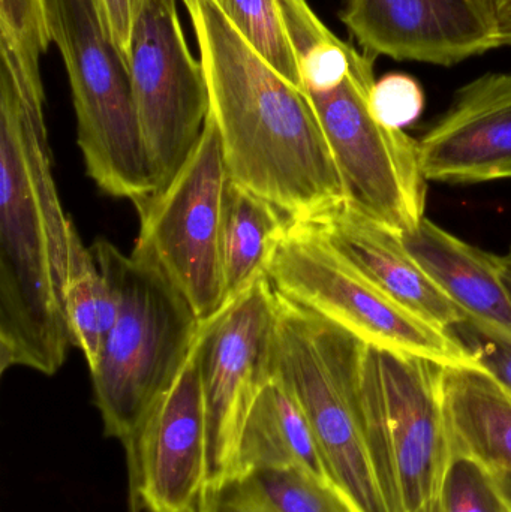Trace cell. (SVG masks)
I'll list each match as a JSON object with an SVG mask.
<instances>
[{
	"label": "cell",
	"instance_id": "6da1fadb",
	"mask_svg": "<svg viewBox=\"0 0 511 512\" xmlns=\"http://www.w3.org/2000/svg\"><path fill=\"white\" fill-rule=\"evenodd\" d=\"M182 2L231 180L275 204L291 222L344 203L338 167L305 90L279 75L215 0Z\"/></svg>",
	"mask_w": 511,
	"mask_h": 512
},
{
	"label": "cell",
	"instance_id": "7a4b0ae2",
	"mask_svg": "<svg viewBox=\"0 0 511 512\" xmlns=\"http://www.w3.org/2000/svg\"><path fill=\"white\" fill-rule=\"evenodd\" d=\"M69 224L51 171L47 126L0 69V372L51 376L72 346L63 307Z\"/></svg>",
	"mask_w": 511,
	"mask_h": 512
},
{
	"label": "cell",
	"instance_id": "3957f363",
	"mask_svg": "<svg viewBox=\"0 0 511 512\" xmlns=\"http://www.w3.org/2000/svg\"><path fill=\"white\" fill-rule=\"evenodd\" d=\"M92 252L117 297V318L90 369L104 433L128 447L185 366L204 324L152 262L96 240Z\"/></svg>",
	"mask_w": 511,
	"mask_h": 512
},
{
	"label": "cell",
	"instance_id": "277c9868",
	"mask_svg": "<svg viewBox=\"0 0 511 512\" xmlns=\"http://www.w3.org/2000/svg\"><path fill=\"white\" fill-rule=\"evenodd\" d=\"M275 289V288H273ZM275 376L311 424L353 512H390L369 456L360 408L365 343L275 291Z\"/></svg>",
	"mask_w": 511,
	"mask_h": 512
},
{
	"label": "cell",
	"instance_id": "5b68a950",
	"mask_svg": "<svg viewBox=\"0 0 511 512\" xmlns=\"http://www.w3.org/2000/svg\"><path fill=\"white\" fill-rule=\"evenodd\" d=\"M443 364L365 345L360 408L369 456L390 512H435L452 448L441 400Z\"/></svg>",
	"mask_w": 511,
	"mask_h": 512
},
{
	"label": "cell",
	"instance_id": "8992f818",
	"mask_svg": "<svg viewBox=\"0 0 511 512\" xmlns=\"http://www.w3.org/2000/svg\"><path fill=\"white\" fill-rule=\"evenodd\" d=\"M51 41L71 84L77 141L90 179L135 210L156 194L122 54L105 32L93 0H44Z\"/></svg>",
	"mask_w": 511,
	"mask_h": 512
},
{
	"label": "cell",
	"instance_id": "52a82bcc",
	"mask_svg": "<svg viewBox=\"0 0 511 512\" xmlns=\"http://www.w3.org/2000/svg\"><path fill=\"white\" fill-rule=\"evenodd\" d=\"M275 291L375 348L482 367L461 340L381 291L317 231L291 222L267 268Z\"/></svg>",
	"mask_w": 511,
	"mask_h": 512
},
{
	"label": "cell",
	"instance_id": "ba28073f",
	"mask_svg": "<svg viewBox=\"0 0 511 512\" xmlns=\"http://www.w3.org/2000/svg\"><path fill=\"white\" fill-rule=\"evenodd\" d=\"M375 59L356 48L344 77L303 90L332 150L345 201L402 234L426 218L428 180L420 165L419 141L381 125L372 114Z\"/></svg>",
	"mask_w": 511,
	"mask_h": 512
},
{
	"label": "cell",
	"instance_id": "9c48e42d",
	"mask_svg": "<svg viewBox=\"0 0 511 512\" xmlns=\"http://www.w3.org/2000/svg\"><path fill=\"white\" fill-rule=\"evenodd\" d=\"M231 177L221 135L209 113L179 173L137 210L132 254L152 262L203 324L225 307L224 228Z\"/></svg>",
	"mask_w": 511,
	"mask_h": 512
},
{
	"label": "cell",
	"instance_id": "30bf717a",
	"mask_svg": "<svg viewBox=\"0 0 511 512\" xmlns=\"http://www.w3.org/2000/svg\"><path fill=\"white\" fill-rule=\"evenodd\" d=\"M128 71L159 192L197 146L210 113L206 75L189 51L177 0H141Z\"/></svg>",
	"mask_w": 511,
	"mask_h": 512
},
{
	"label": "cell",
	"instance_id": "8fae6325",
	"mask_svg": "<svg viewBox=\"0 0 511 512\" xmlns=\"http://www.w3.org/2000/svg\"><path fill=\"white\" fill-rule=\"evenodd\" d=\"M276 295L269 277L204 324L201 379L207 415L209 483L233 477L249 412L275 372Z\"/></svg>",
	"mask_w": 511,
	"mask_h": 512
},
{
	"label": "cell",
	"instance_id": "7c38bea8",
	"mask_svg": "<svg viewBox=\"0 0 511 512\" xmlns=\"http://www.w3.org/2000/svg\"><path fill=\"white\" fill-rule=\"evenodd\" d=\"M125 450L129 495L138 496L143 510L197 512L209 480L200 337Z\"/></svg>",
	"mask_w": 511,
	"mask_h": 512
},
{
	"label": "cell",
	"instance_id": "4fadbf2b",
	"mask_svg": "<svg viewBox=\"0 0 511 512\" xmlns=\"http://www.w3.org/2000/svg\"><path fill=\"white\" fill-rule=\"evenodd\" d=\"M341 18L375 57L455 66L503 47L494 0H348Z\"/></svg>",
	"mask_w": 511,
	"mask_h": 512
},
{
	"label": "cell",
	"instance_id": "5bb4252c",
	"mask_svg": "<svg viewBox=\"0 0 511 512\" xmlns=\"http://www.w3.org/2000/svg\"><path fill=\"white\" fill-rule=\"evenodd\" d=\"M419 155L431 182L511 179V74L491 72L462 87L419 140Z\"/></svg>",
	"mask_w": 511,
	"mask_h": 512
},
{
	"label": "cell",
	"instance_id": "9a60e30c",
	"mask_svg": "<svg viewBox=\"0 0 511 512\" xmlns=\"http://www.w3.org/2000/svg\"><path fill=\"white\" fill-rule=\"evenodd\" d=\"M296 222L317 231L381 291L429 324L450 331L468 321V316L407 251L399 233L347 201Z\"/></svg>",
	"mask_w": 511,
	"mask_h": 512
},
{
	"label": "cell",
	"instance_id": "2e32d148",
	"mask_svg": "<svg viewBox=\"0 0 511 512\" xmlns=\"http://www.w3.org/2000/svg\"><path fill=\"white\" fill-rule=\"evenodd\" d=\"M399 236L468 321L511 342V294L501 256L468 245L428 218Z\"/></svg>",
	"mask_w": 511,
	"mask_h": 512
},
{
	"label": "cell",
	"instance_id": "e0dca14e",
	"mask_svg": "<svg viewBox=\"0 0 511 512\" xmlns=\"http://www.w3.org/2000/svg\"><path fill=\"white\" fill-rule=\"evenodd\" d=\"M441 400L452 457L511 471V394L477 366H444Z\"/></svg>",
	"mask_w": 511,
	"mask_h": 512
},
{
	"label": "cell",
	"instance_id": "ac0fdd59",
	"mask_svg": "<svg viewBox=\"0 0 511 512\" xmlns=\"http://www.w3.org/2000/svg\"><path fill=\"white\" fill-rule=\"evenodd\" d=\"M258 469H299L339 492L308 418L275 376L249 412L234 475Z\"/></svg>",
	"mask_w": 511,
	"mask_h": 512
},
{
	"label": "cell",
	"instance_id": "d6986e66",
	"mask_svg": "<svg viewBox=\"0 0 511 512\" xmlns=\"http://www.w3.org/2000/svg\"><path fill=\"white\" fill-rule=\"evenodd\" d=\"M290 224L275 204L231 180L224 228L225 306L267 276Z\"/></svg>",
	"mask_w": 511,
	"mask_h": 512
},
{
	"label": "cell",
	"instance_id": "ffe728a7",
	"mask_svg": "<svg viewBox=\"0 0 511 512\" xmlns=\"http://www.w3.org/2000/svg\"><path fill=\"white\" fill-rule=\"evenodd\" d=\"M197 512H353L341 493L299 469H258L209 483Z\"/></svg>",
	"mask_w": 511,
	"mask_h": 512
},
{
	"label": "cell",
	"instance_id": "44dd1931",
	"mask_svg": "<svg viewBox=\"0 0 511 512\" xmlns=\"http://www.w3.org/2000/svg\"><path fill=\"white\" fill-rule=\"evenodd\" d=\"M63 307L71 342L89 369L98 363L117 318V297L92 249L84 248L74 222L69 224V262Z\"/></svg>",
	"mask_w": 511,
	"mask_h": 512
},
{
	"label": "cell",
	"instance_id": "7402d4cb",
	"mask_svg": "<svg viewBox=\"0 0 511 512\" xmlns=\"http://www.w3.org/2000/svg\"><path fill=\"white\" fill-rule=\"evenodd\" d=\"M51 35L44 0H0V54L21 99L44 111L45 96L39 62Z\"/></svg>",
	"mask_w": 511,
	"mask_h": 512
},
{
	"label": "cell",
	"instance_id": "603a6c76",
	"mask_svg": "<svg viewBox=\"0 0 511 512\" xmlns=\"http://www.w3.org/2000/svg\"><path fill=\"white\" fill-rule=\"evenodd\" d=\"M251 47L294 86L302 87L296 53L279 0H215Z\"/></svg>",
	"mask_w": 511,
	"mask_h": 512
},
{
	"label": "cell",
	"instance_id": "cb8c5ba5",
	"mask_svg": "<svg viewBox=\"0 0 511 512\" xmlns=\"http://www.w3.org/2000/svg\"><path fill=\"white\" fill-rule=\"evenodd\" d=\"M441 512H510L494 474L476 460L452 457L440 496Z\"/></svg>",
	"mask_w": 511,
	"mask_h": 512
},
{
	"label": "cell",
	"instance_id": "d4e9b609",
	"mask_svg": "<svg viewBox=\"0 0 511 512\" xmlns=\"http://www.w3.org/2000/svg\"><path fill=\"white\" fill-rule=\"evenodd\" d=\"M425 108V92L416 78L392 72L375 81L371 92V110L381 125L404 131L413 125Z\"/></svg>",
	"mask_w": 511,
	"mask_h": 512
},
{
	"label": "cell",
	"instance_id": "484cf974",
	"mask_svg": "<svg viewBox=\"0 0 511 512\" xmlns=\"http://www.w3.org/2000/svg\"><path fill=\"white\" fill-rule=\"evenodd\" d=\"M450 333L455 334L480 366L511 394V342L471 321L456 325Z\"/></svg>",
	"mask_w": 511,
	"mask_h": 512
},
{
	"label": "cell",
	"instance_id": "4316f807",
	"mask_svg": "<svg viewBox=\"0 0 511 512\" xmlns=\"http://www.w3.org/2000/svg\"><path fill=\"white\" fill-rule=\"evenodd\" d=\"M93 3L98 9L105 32L128 66L129 47L141 0H93Z\"/></svg>",
	"mask_w": 511,
	"mask_h": 512
},
{
	"label": "cell",
	"instance_id": "83f0119b",
	"mask_svg": "<svg viewBox=\"0 0 511 512\" xmlns=\"http://www.w3.org/2000/svg\"><path fill=\"white\" fill-rule=\"evenodd\" d=\"M498 32L503 47H511V0H494Z\"/></svg>",
	"mask_w": 511,
	"mask_h": 512
},
{
	"label": "cell",
	"instance_id": "f1b7e54d",
	"mask_svg": "<svg viewBox=\"0 0 511 512\" xmlns=\"http://www.w3.org/2000/svg\"><path fill=\"white\" fill-rule=\"evenodd\" d=\"M491 471V469H489ZM494 474L495 481H497L498 489L501 495L506 499L511 512V471H491Z\"/></svg>",
	"mask_w": 511,
	"mask_h": 512
},
{
	"label": "cell",
	"instance_id": "f546056e",
	"mask_svg": "<svg viewBox=\"0 0 511 512\" xmlns=\"http://www.w3.org/2000/svg\"><path fill=\"white\" fill-rule=\"evenodd\" d=\"M141 511H143V505H141L140 499H138V496L131 495V498H129V512Z\"/></svg>",
	"mask_w": 511,
	"mask_h": 512
},
{
	"label": "cell",
	"instance_id": "4dcf8cb0",
	"mask_svg": "<svg viewBox=\"0 0 511 512\" xmlns=\"http://www.w3.org/2000/svg\"><path fill=\"white\" fill-rule=\"evenodd\" d=\"M501 262H503L504 267H506L507 270L511 271V246L509 252H507L506 255L501 256Z\"/></svg>",
	"mask_w": 511,
	"mask_h": 512
},
{
	"label": "cell",
	"instance_id": "1f68e13d",
	"mask_svg": "<svg viewBox=\"0 0 511 512\" xmlns=\"http://www.w3.org/2000/svg\"><path fill=\"white\" fill-rule=\"evenodd\" d=\"M504 279H506L507 288H509L511 294V271L504 267Z\"/></svg>",
	"mask_w": 511,
	"mask_h": 512
},
{
	"label": "cell",
	"instance_id": "d6a6232c",
	"mask_svg": "<svg viewBox=\"0 0 511 512\" xmlns=\"http://www.w3.org/2000/svg\"><path fill=\"white\" fill-rule=\"evenodd\" d=\"M435 512H441V510H440V502H438V507H437V510H435Z\"/></svg>",
	"mask_w": 511,
	"mask_h": 512
}]
</instances>
